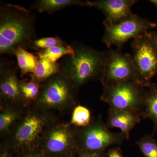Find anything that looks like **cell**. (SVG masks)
<instances>
[{
    "mask_svg": "<svg viewBox=\"0 0 157 157\" xmlns=\"http://www.w3.org/2000/svg\"><path fill=\"white\" fill-rule=\"evenodd\" d=\"M147 88L136 81H125L103 86L101 101L109 105V109L133 113L141 117Z\"/></svg>",
    "mask_w": 157,
    "mask_h": 157,
    "instance_id": "6",
    "label": "cell"
},
{
    "mask_svg": "<svg viewBox=\"0 0 157 157\" xmlns=\"http://www.w3.org/2000/svg\"><path fill=\"white\" fill-rule=\"evenodd\" d=\"M74 157H103L96 154L90 153L86 152H78Z\"/></svg>",
    "mask_w": 157,
    "mask_h": 157,
    "instance_id": "25",
    "label": "cell"
},
{
    "mask_svg": "<svg viewBox=\"0 0 157 157\" xmlns=\"http://www.w3.org/2000/svg\"><path fill=\"white\" fill-rule=\"evenodd\" d=\"M138 2L136 0H97L90 2V7L102 12L105 20L113 24L119 23L132 14V6Z\"/></svg>",
    "mask_w": 157,
    "mask_h": 157,
    "instance_id": "12",
    "label": "cell"
},
{
    "mask_svg": "<svg viewBox=\"0 0 157 157\" xmlns=\"http://www.w3.org/2000/svg\"><path fill=\"white\" fill-rule=\"evenodd\" d=\"M105 28L103 42L108 47L116 45L121 49L124 44L130 39L147 33L157 26L155 22L133 14L126 19L119 23L113 24L104 20Z\"/></svg>",
    "mask_w": 157,
    "mask_h": 157,
    "instance_id": "7",
    "label": "cell"
},
{
    "mask_svg": "<svg viewBox=\"0 0 157 157\" xmlns=\"http://www.w3.org/2000/svg\"><path fill=\"white\" fill-rule=\"evenodd\" d=\"M20 86L24 105L35 103L40 93L41 83L35 80L30 74L29 78L20 80Z\"/></svg>",
    "mask_w": 157,
    "mask_h": 157,
    "instance_id": "18",
    "label": "cell"
},
{
    "mask_svg": "<svg viewBox=\"0 0 157 157\" xmlns=\"http://www.w3.org/2000/svg\"><path fill=\"white\" fill-rule=\"evenodd\" d=\"M92 119L90 110L87 107L78 104L73 109L69 124L76 128H85L89 125Z\"/></svg>",
    "mask_w": 157,
    "mask_h": 157,
    "instance_id": "19",
    "label": "cell"
},
{
    "mask_svg": "<svg viewBox=\"0 0 157 157\" xmlns=\"http://www.w3.org/2000/svg\"><path fill=\"white\" fill-rule=\"evenodd\" d=\"M19 113L11 108H5L0 113V132L2 134L9 132L10 128L19 119Z\"/></svg>",
    "mask_w": 157,
    "mask_h": 157,
    "instance_id": "21",
    "label": "cell"
},
{
    "mask_svg": "<svg viewBox=\"0 0 157 157\" xmlns=\"http://www.w3.org/2000/svg\"><path fill=\"white\" fill-rule=\"evenodd\" d=\"M100 81L103 86L125 81L136 82V70L132 56L123 53L119 48H111L107 51L104 71Z\"/></svg>",
    "mask_w": 157,
    "mask_h": 157,
    "instance_id": "10",
    "label": "cell"
},
{
    "mask_svg": "<svg viewBox=\"0 0 157 157\" xmlns=\"http://www.w3.org/2000/svg\"><path fill=\"white\" fill-rule=\"evenodd\" d=\"M21 157H46V155L43 153H38L33 151L26 152V153L23 155Z\"/></svg>",
    "mask_w": 157,
    "mask_h": 157,
    "instance_id": "26",
    "label": "cell"
},
{
    "mask_svg": "<svg viewBox=\"0 0 157 157\" xmlns=\"http://www.w3.org/2000/svg\"><path fill=\"white\" fill-rule=\"evenodd\" d=\"M39 147L45 155L74 157L77 152L76 127L53 123L45 132Z\"/></svg>",
    "mask_w": 157,
    "mask_h": 157,
    "instance_id": "9",
    "label": "cell"
},
{
    "mask_svg": "<svg viewBox=\"0 0 157 157\" xmlns=\"http://www.w3.org/2000/svg\"><path fill=\"white\" fill-rule=\"evenodd\" d=\"M67 44L63 39L58 36L45 37L34 40L32 44V49L38 52L56 46H64Z\"/></svg>",
    "mask_w": 157,
    "mask_h": 157,
    "instance_id": "23",
    "label": "cell"
},
{
    "mask_svg": "<svg viewBox=\"0 0 157 157\" xmlns=\"http://www.w3.org/2000/svg\"><path fill=\"white\" fill-rule=\"evenodd\" d=\"M38 57L39 61L35 71L30 74L35 80L42 83L53 75L61 73L60 66L58 62L54 63L43 57Z\"/></svg>",
    "mask_w": 157,
    "mask_h": 157,
    "instance_id": "16",
    "label": "cell"
},
{
    "mask_svg": "<svg viewBox=\"0 0 157 157\" xmlns=\"http://www.w3.org/2000/svg\"><path fill=\"white\" fill-rule=\"evenodd\" d=\"M15 56L21 77L34 73L39 61V57L36 54L31 53L24 48H19L15 52Z\"/></svg>",
    "mask_w": 157,
    "mask_h": 157,
    "instance_id": "17",
    "label": "cell"
},
{
    "mask_svg": "<svg viewBox=\"0 0 157 157\" xmlns=\"http://www.w3.org/2000/svg\"><path fill=\"white\" fill-rule=\"evenodd\" d=\"M74 48L72 45L67 44L64 46H56L40 51L37 52L36 54L38 56L43 57L51 61L56 63L59 59L66 56L73 54Z\"/></svg>",
    "mask_w": 157,
    "mask_h": 157,
    "instance_id": "20",
    "label": "cell"
},
{
    "mask_svg": "<svg viewBox=\"0 0 157 157\" xmlns=\"http://www.w3.org/2000/svg\"></svg>",
    "mask_w": 157,
    "mask_h": 157,
    "instance_id": "30",
    "label": "cell"
},
{
    "mask_svg": "<svg viewBox=\"0 0 157 157\" xmlns=\"http://www.w3.org/2000/svg\"><path fill=\"white\" fill-rule=\"evenodd\" d=\"M0 157H11L9 153L6 151H4L2 152L1 153Z\"/></svg>",
    "mask_w": 157,
    "mask_h": 157,
    "instance_id": "28",
    "label": "cell"
},
{
    "mask_svg": "<svg viewBox=\"0 0 157 157\" xmlns=\"http://www.w3.org/2000/svg\"><path fill=\"white\" fill-rule=\"evenodd\" d=\"M136 82L146 88L157 74V49L150 32L133 39L132 44Z\"/></svg>",
    "mask_w": 157,
    "mask_h": 157,
    "instance_id": "8",
    "label": "cell"
},
{
    "mask_svg": "<svg viewBox=\"0 0 157 157\" xmlns=\"http://www.w3.org/2000/svg\"><path fill=\"white\" fill-rule=\"evenodd\" d=\"M149 2L152 3L153 5H154L157 9V0H150Z\"/></svg>",
    "mask_w": 157,
    "mask_h": 157,
    "instance_id": "29",
    "label": "cell"
},
{
    "mask_svg": "<svg viewBox=\"0 0 157 157\" xmlns=\"http://www.w3.org/2000/svg\"><path fill=\"white\" fill-rule=\"evenodd\" d=\"M107 156L108 157H124L122 154L121 151L118 147L108 149Z\"/></svg>",
    "mask_w": 157,
    "mask_h": 157,
    "instance_id": "24",
    "label": "cell"
},
{
    "mask_svg": "<svg viewBox=\"0 0 157 157\" xmlns=\"http://www.w3.org/2000/svg\"><path fill=\"white\" fill-rule=\"evenodd\" d=\"M141 117L149 118L153 122L154 129L152 135L157 133V85L152 83L147 88Z\"/></svg>",
    "mask_w": 157,
    "mask_h": 157,
    "instance_id": "15",
    "label": "cell"
},
{
    "mask_svg": "<svg viewBox=\"0 0 157 157\" xmlns=\"http://www.w3.org/2000/svg\"><path fill=\"white\" fill-rule=\"evenodd\" d=\"M37 108L26 112L14 124L11 143L15 150L26 152L39 148L46 130L54 122L50 113Z\"/></svg>",
    "mask_w": 157,
    "mask_h": 157,
    "instance_id": "3",
    "label": "cell"
},
{
    "mask_svg": "<svg viewBox=\"0 0 157 157\" xmlns=\"http://www.w3.org/2000/svg\"><path fill=\"white\" fill-rule=\"evenodd\" d=\"M151 36L154 43L155 46L157 49V32H153V31H150V32Z\"/></svg>",
    "mask_w": 157,
    "mask_h": 157,
    "instance_id": "27",
    "label": "cell"
},
{
    "mask_svg": "<svg viewBox=\"0 0 157 157\" xmlns=\"http://www.w3.org/2000/svg\"><path fill=\"white\" fill-rule=\"evenodd\" d=\"M71 45L74 48V53L63 57L59 63L61 73L77 90L90 81L101 80L107 52L95 50L76 42Z\"/></svg>",
    "mask_w": 157,
    "mask_h": 157,
    "instance_id": "2",
    "label": "cell"
},
{
    "mask_svg": "<svg viewBox=\"0 0 157 157\" xmlns=\"http://www.w3.org/2000/svg\"><path fill=\"white\" fill-rule=\"evenodd\" d=\"M18 66L12 61L1 58L0 59L1 100L9 106L24 105L21 94L20 80L17 77Z\"/></svg>",
    "mask_w": 157,
    "mask_h": 157,
    "instance_id": "11",
    "label": "cell"
},
{
    "mask_svg": "<svg viewBox=\"0 0 157 157\" xmlns=\"http://www.w3.org/2000/svg\"><path fill=\"white\" fill-rule=\"evenodd\" d=\"M152 135H146L136 141V144L145 157H157V141Z\"/></svg>",
    "mask_w": 157,
    "mask_h": 157,
    "instance_id": "22",
    "label": "cell"
},
{
    "mask_svg": "<svg viewBox=\"0 0 157 157\" xmlns=\"http://www.w3.org/2000/svg\"><path fill=\"white\" fill-rule=\"evenodd\" d=\"M73 6L90 7V1L80 0H37L31 5L29 9L39 13L47 12L52 14Z\"/></svg>",
    "mask_w": 157,
    "mask_h": 157,
    "instance_id": "14",
    "label": "cell"
},
{
    "mask_svg": "<svg viewBox=\"0 0 157 157\" xmlns=\"http://www.w3.org/2000/svg\"><path fill=\"white\" fill-rule=\"evenodd\" d=\"M141 121V117L133 113L109 109L105 124L108 128H119L129 138L131 130Z\"/></svg>",
    "mask_w": 157,
    "mask_h": 157,
    "instance_id": "13",
    "label": "cell"
},
{
    "mask_svg": "<svg viewBox=\"0 0 157 157\" xmlns=\"http://www.w3.org/2000/svg\"><path fill=\"white\" fill-rule=\"evenodd\" d=\"M77 152H86L104 157L106 150L112 145H121L128 140L127 135L122 132H110L100 115L92 119L89 125L85 128L76 127Z\"/></svg>",
    "mask_w": 157,
    "mask_h": 157,
    "instance_id": "4",
    "label": "cell"
},
{
    "mask_svg": "<svg viewBox=\"0 0 157 157\" xmlns=\"http://www.w3.org/2000/svg\"><path fill=\"white\" fill-rule=\"evenodd\" d=\"M78 90L61 73L53 75L41 83L36 107L45 110L63 111L77 105Z\"/></svg>",
    "mask_w": 157,
    "mask_h": 157,
    "instance_id": "5",
    "label": "cell"
},
{
    "mask_svg": "<svg viewBox=\"0 0 157 157\" xmlns=\"http://www.w3.org/2000/svg\"><path fill=\"white\" fill-rule=\"evenodd\" d=\"M35 17L24 7L2 4L0 6V54L15 56L17 48L32 49L38 39Z\"/></svg>",
    "mask_w": 157,
    "mask_h": 157,
    "instance_id": "1",
    "label": "cell"
}]
</instances>
